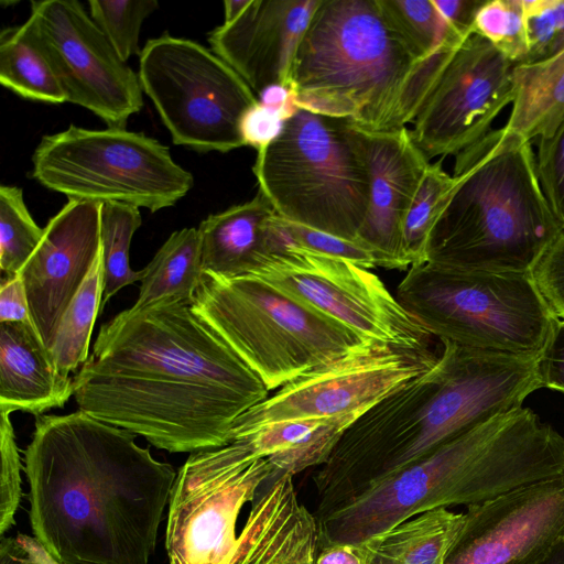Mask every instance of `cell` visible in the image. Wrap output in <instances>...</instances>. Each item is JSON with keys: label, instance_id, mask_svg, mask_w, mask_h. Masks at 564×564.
Instances as JSON below:
<instances>
[{"label": "cell", "instance_id": "obj_1", "mask_svg": "<svg viewBox=\"0 0 564 564\" xmlns=\"http://www.w3.org/2000/svg\"><path fill=\"white\" fill-rule=\"evenodd\" d=\"M73 386L80 411L170 453L227 445L235 421L269 397L189 304L171 300L102 324Z\"/></svg>", "mask_w": 564, "mask_h": 564}, {"label": "cell", "instance_id": "obj_2", "mask_svg": "<svg viewBox=\"0 0 564 564\" xmlns=\"http://www.w3.org/2000/svg\"><path fill=\"white\" fill-rule=\"evenodd\" d=\"M78 410L40 415L24 451L33 538L58 564H149L177 471Z\"/></svg>", "mask_w": 564, "mask_h": 564}, {"label": "cell", "instance_id": "obj_3", "mask_svg": "<svg viewBox=\"0 0 564 564\" xmlns=\"http://www.w3.org/2000/svg\"><path fill=\"white\" fill-rule=\"evenodd\" d=\"M442 344L430 369L379 401L344 433L313 478L316 518L477 424L522 406L543 388L541 356Z\"/></svg>", "mask_w": 564, "mask_h": 564}, {"label": "cell", "instance_id": "obj_4", "mask_svg": "<svg viewBox=\"0 0 564 564\" xmlns=\"http://www.w3.org/2000/svg\"><path fill=\"white\" fill-rule=\"evenodd\" d=\"M564 475V436L527 406L499 413L316 518L318 549L360 543L425 511L479 505Z\"/></svg>", "mask_w": 564, "mask_h": 564}, {"label": "cell", "instance_id": "obj_5", "mask_svg": "<svg viewBox=\"0 0 564 564\" xmlns=\"http://www.w3.org/2000/svg\"><path fill=\"white\" fill-rule=\"evenodd\" d=\"M458 46L421 61L378 0H322L295 55V105L370 133L402 129L413 122Z\"/></svg>", "mask_w": 564, "mask_h": 564}, {"label": "cell", "instance_id": "obj_6", "mask_svg": "<svg viewBox=\"0 0 564 564\" xmlns=\"http://www.w3.org/2000/svg\"><path fill=\"white\" fill-rule=\"evenodd\" d=\"M457 184L431 229L426 262L532 273L564 232L540 184L532 142L491 130L456 154Z\"/></svg>", "mask_w": 564, "mask_h": 564}, {"label": "cell", "instance_id": "obj_7", "mask_svg": "<svg viewBox=\"0 0 564 564\" xmlns=\"http://www.w3.org/2000/svg\"><path fill=\"white\" fill-rule=\"evenodd\" d=\"M271 465L240 440L192 453L177 470L167 506L170 564H270L275 499L258 495Z\"/></svg>", "mask_w": 564, "mask_h": 564}, {"label": "cell", "instance_id": "obj_8", "mask_svg": "<svg viewBox=\"0 0 564 564\" xmlns=\"http://www.w3.org/2000/svg\"><path fill=\"white\" fill-rule=\"evenodd\" d=\"M252 170L279 216L356 241L371 177L366 132L351 121L299 109Z\"/></svg>", "mask_w": 564, "mask_h": 564}, {"label": "cell", "instance_id": "obj_9", "mask_svg": "<svg viewBox=\"0 0 564 564\" xmlns=\"http://www.w3.org/2000/svg\"><path fill=\"white\" fill-rule=\"evenodd\" d=\"M191 306L269 391L372 344L256 275L204 274Z\"/></svg>", "mask_w": 564, "mask_h": 564}, {"label": "cell", "instance_id": "obj_10", "mask_svg": "<svg viewBox=\"0 0 564 564\" xmlns=\"http://www.w3.org/2000/svg\"><path fill=\"white\" fill-rule=\"evenodd\" d=\"M395 297L431 336L480 350L542 357L561 322L532 273L425 262L408 270Z\"/></svg>", "mask_w": 564, "mask_h": 564}, {"label": "cell", "instance_id": "obj_11", "mask_svg": "<svg viewBox=\"0 0 564 564\" xmlns=\"http://www.w3.org/2000/svg\"><path fill=\"white\" fill-rule=\"evenodd\" d=\"M32 163L33 178L68 199L117 202L153 213L175 205L194 184L166 145L126 128L70 124L43 137Z\"/></svg>", "mask_w": 564, "mask_h": 564}, {"label": "cell", "instance_id": "obj_12", "mask_svg": "<svg viewBox=\"0 0 564 564\" xmlns=\"http://www.w3.org/2000/svg\"><path fill=\"white\" fill-rule=\"evenodd\" d=\"M138 76L175 144L198 152L245 145L241 120L259 99L212 50L165 33L141 50Z\"/></svg>", "mask_w": 564, "mask_h": 564}, {"label": "cell", "instance_id": "obj_13", "mask_svg": "<svg viewBox=\"0 0 564 564\" xmlns=\"http://www.w3.org/2000/svg\"><path fill=\"white\" fill-rule=\"evenodd\" d=\"M271 261L256 275L278 290L348 327L366 340L429 349L431 335L368 269L302 247L288 220L270 221Z\"/></svg>", "mask_w": 564, "mask_h": 564}, {"label": "cell", "instance_id": "obj_14", "mask_svg": "<svg viewBox=\"0 0 564 564\" xmlns=\"http://www.w3.org/2000/svg\"><path fill=\"white\" fill-rule=\"evenodd\" d=\"M437 357L430 349L413 350L372 343L294 379L250 408L235 421L229 442L280 421L366 413L430 369Z\"/></svg>", "mask_w": 564, "mask_h": 564}, {"label": "cell", "instance_id": "obj_15", "mask_svg": "<svg viewBox=\"0 0 564 564\" xmlns=\"http://www.w3.org/2000/svg\"><path fill=\"white\" fill-rule=\"evenodd\" d=\"M30 18L66 101L88 109L110 128H126L143 106L138 73L120 59L82 3L32 1Z\"/></svg>", "mask_w": 564, "mask_h": 564}, {"label": "cell", "instance_id": "obj_16", "mask_svg": "<svg viewBox=\"0 0 564 564\" xmlns=\"http://www.w3.org/2000/svg\"><path fill=\"white\" fill-rule=\"evenodd\" d=\"M514 65L481 35L464 40L412 122V138L429 160L457 154L491 131L513 101Z\"/></svg>", "mask_w": 564, "mask_h": 564}, {"label": "cell", "instance_id": "obj_17", "mask_svg": "<svg viewBox=\"0 0 564 564\" xmlns=\"http://www.w3.org/2000/svg\"><path fill=\"white\" fill-rule=\"evenodd\" d=\"M564 538V475L467 507L444 564H540Z\"/></svg>", "mask_w": 564, "mask_h": 564}, {"label": "cell", "instance_id": "obj_18", "mask_svg": "<svg viewBox=\"0 0 564 564\" xmlns=\"http://www.w3.org/2000/svg\"><path fill=\"white\" fill-rule=\"evenodd\" d=\"M101 203L68 199L20 272L31 317L50 349L61 319L101 251Z\"/></svg>", "mask_w": 564, "mask_h": 564}, {"label": "cell", "instance_id": "obj_19", "mask_svg": "<svg viewBox=\"0 0 564 564\" xmlns=\"http://www.w3.org/2000/svg\"><path fill=\"white\" fill-rule=\"evenodd\" d=\"M322 0H250L232 21L208 36L257 97L272 85L291 87L295 55Z\"/></svg>", "mask_w": 564, "mask_h": 564}, {"label": "cell", "instance_id": "obj_20", "mask_svg": "<svg viewBox=\"0 0 564 564\" xmlns=\"http://www.w3.org/2000/svg\"><path fill=\"white\" fill-rule=\"evenodd\" d=\"M366 138L370 202L356 241L375 254L378 267L409 270L402 252V226L430 160L406 127L366 132Z\"/></svg>", "mask_w": 564, "mask_h": 564}, {"label": "cell", "instance_id": "obj_21", "mask_svg": "<svg viewBox=\"0 0 564 564\" xmlns=\"http://www.w3.org/2000/svg\"><path fill=\"white\" fill-rule=\"evenodd\" d=\"M74 394L33 323H0V412L40 416Z\"/></svg>", "mask_w": 564, "mask_h": 564}, {"label": "cell", "instance_id": "obj_22", "mask_svg": "<svg viewBox=\"0 0 564 564\" xmlns=\"http://www.w3.org/2000/svg\"><path fill=\"white\" fill-rule=\"evenodd\" d=\"M274 213L258 192L251 200L204 219L197 228L204 274L232 279L262 270L271 260L268 223Z\"/></svg>", "mask_w": 564, "mask_h": 564}, {"label": "cell", "instance_id": "obj_23", "mask_svg": "<svg viewBox=\"0 0 564 564\" xmlns=\"http://www.w3.org/2000/svg\"><path fill=\"white\" fill-rule=\"evenodd\" d=\"M362 414L280 421L231 441H245L269 462L272 470L265 484L271 487L285 475L294 477L310 467L324 465L347 429Z\"/></svg>", "mask_w": 564, "mask_h": 564}, {"label": "cell", "instance_id": "obj_24", "mask_svg": "<svg viewBox=\"0 0 564 564\" xmlns=\"http://www.w3.org/2000/svg\"><path fill=\"white\" fill-rule=\"evenodd\" d=\"M514 98L505 128L531 141L550 135L564 119V46L513 67Z\"/></svg>", "mask_w": 564, "mask_h": 564}, {"label": "cell", "instance_id": "obj_25", "mask_svg": "<svg viewBox=\"0 0 564 564\" xmlns=\"http://www.w3.org/2000/svg\"><path fill=\"white\" fill-rule=\"evenodd\" d=\"M0 82L22 98L48 104L66 101L53 64L32 19L0 34Z\"/></svg>", "mask_w": 564, "mask_h": 564}, {"label": "cell", "instance_id": "obj_26", "mask_svg": "<svg viewBox=\"0 0 564 564\" xmlns=\"http://www.w3.org/2000/svg\"><path fill=\"white\" fill-rule=\"evenodd\" d=\"M464 522L447 508L425 511L375 538L370 564H444Z\"/></svg>", "mask_w": 564, "mask_h": 564}, {"label": "cell", "instance_id": "obj_27", "mask_svg": "<svg viewBox=\"0 0 564 564\" xmlns=\"http://www.w3.org/2000/svg\"><path fill=\"white\" fill-rule=\"evenodd\" d=\"M143 270L139 296L132 308L164 300L192 305L204 278L197 228L174 231Z\"/></svg>", "mask_w": 564, "mask_h": 564}, {"label": "cell", "instance_id": "obj_28", "mask_svg": "<svg viewBox=\"0 0 564 564\" xmlns=\"http://www.w3.org/2000/svg\"><path fill=\"white\" fill-rule=\"evenodd\" d=\"M102 252L82 288L66 308L48 349L64 376L82 366L89 357V341L102 301Z\"/></svg>", "mask_w": 564, "mask_h": 564}, {"label": "cell", "instance_id": "obj_29", "mask_svg": "<svg viewBox=\"0 0 564 564\" xmlns=\"http://www.w3.org/2000/svg\"><path fill=\"white\" fill-rule=\"evenodd\" d=\"M141 224L139 207L117 202L101 203L100 242L104 288L100 312L122 288L143 279L144 270L133 271L129 264L131 240Z\"/></svg>", "mask_w": 564, "mask_h": 564}, {"label": "cell", "instance_id": "obj_30", "mask_svg": "<svg viewBox=\"0 0 564 564\" xmlns=\"http://www.w3.org/2000/svg\"><path fill=\"white\" fill-rule=\"evenodd\" d=\"M378 4L389 24L421 61L465 40L448 26L433 0H378Z\"/></svg>", "mask_w": 564, "mask_h": 564}, {"label": "cell", "instance_id": "obj_31", "mask_svg": "<svg viewBox=\"0 0 564 564\" xmlns=\"http://www.w3.org/2000/svg\"><path fill=\"white\" fill-rule=\"evenodd\" d=\"M456 184L457 177L443 170L442 161L430 163L402 226V252L409 269L426 262L431 229Z\"/></svg>", "mask_w": 564, "mask_h": 564}, {"label": "cell", "instance_id": "obj_32", "mask_svg": "<svg viewBox=\"0 0 564 564\" xmlns=\"http://www.w3.org/2000/svg\"><path fill=\"white\" fill-rule=\"evenodd\" d=\"M44 236L32 218L18 186H0V269L13 279L29 261Z\"/></svg>", "mask_w": 564, "mask_h": 564}, {"label": "cell", "instance_id": "obj_33", "mask_svg": "<svg viewBox=\"0 0 564 564\" xmlns=\"http://www.w3.org/2000/svg\"><path fill=\"white\" fill-rule=\"evenodd\" d=\"M89 14L124 63L141 53L143 21L159 8L155 0H90Z\"/></svg>", "mask_w": 564, "mask_h": 564}, {"label": "cell", "instance_id": "obj_34", "mask_svg": "<svg viewBox=\"0 0 564 564\" xmlns=\"http://www.w3.org/2000/svg\"><path fill=\"white\" fill-rule=\"evenodd\" d=\"M473 32L485 37L514 64L525 62L523 0H485L476 13Z\"/></svg>", "mask_w": 564, "mask_h": 564}, {"label": "cell", "instance_id": "obj_35", "mask_svg": "<svg viewBox=\"0 0 564 564\" xmlns=\"http://www.w3.org/2000/svg\"><path fill=\"white\" fill-rule=\"evenodd\" d=\"M528 56L546 58L564 46V0H523Z\"/></svg>", "mask_w": 564, "mask_h": 564}, {"label": "cell", "instance_id": "obj_36", "mask_svg": "<svg viewBox=\"0 0 564 564\" xmlns=\"http://www.w3.org/2000/svg\"><path fill=\"white\" fill-rule=\"evenodd\" d=\"M0 414V535L3 536L15 523V513L22 496V465L10 414Z\"/></svg>", "mask_w": 564, "mask_h": 564}, {"label": "cell", "instance_id": "obj_37", "mask_svg": "<svg viewBox=\"0 0 564 564\" xmlns=\"http://www.w3.org/2000/svg\"><path fill=\"white\" fill-rule=\"evenodd\" d=\"M536 170L546 200L564 231V119L538 139Z\"/></svg>", "mask_w": 564, "mask_h": 564}, {"label": "cell", "instance_id": "obj_38", "mask_svg": "<svg viewBox=\"0 0 564 564\" xmlns=\"http://www.w3.org/2000/svg\"><path fill=\"white\" fill-rule=\"evenodd\" d=\"M296 241L304 248L336 259H341L365 269L376 268L375 254L361 243L289 221Z\"/></svg>", "mask_w": 564, "mask_h": 564}, {"label": "cell", "instance_id": "obj_39", "mask_svg": "<svg viewBox=\"0 0 564 564\" xmlns=\"http://www.w3.org/2000/svg\"><path fill=\"white\" fill-rule=\"evenodd\" d=\"M288 119L274 109L258 101L243 116L240 124L245 145L258 150L270 144L282 132Z\"/></svg>", "mask_w": 564, "mask_h": 564}, {"label": "cell", "instance_id": "obj_40", "mask_svg": "<svg viewBox=\"0 0 564 564\" xmlns=\"http://www.w3.org/2000/svg\"><path fill=\"white\" fill-rule=\"evenodd\" d=\"M33 323L29 300L21 275L7 279L0 289V323Z\"/></svg>", "mask_w": 564, "mask_h": 564}, {"label": "cell", "instance_id": "obj_41", "mask_svg": "<svg viewBox=\"0 0 564 564\" xmlns=\"http://www.w3.org/2000/svg\"><path fill=\"white\" fill-rule=\"evenodd\" d=\"M376 550V540L360 543H336L318 550L314 564H370Z\"/></svg>", "mask_w": 564, "mask_h": 564}, {"label": "cell", "instance_id": "obj_42", "mask_svg": "<svg viewBox=\"0 0 564 564\" xmlns=\"http://www.w3.org/2000/svg\"><path fill=\"white\" fill-rule=\"evenodd\" d=\"M543 388L564 394V321H561L552 343L540 362Z\"/></svg>", "mask_w": 564, "mask_h": 564}, {"label": "cell", "instance_id": "obj_43", "mask_svg": "<svg viewBox=\"0 0 564 564\" xmlns=\"http://www.w3.org/2000/svg\"><path fill=\"white\" fill-rule=\"evenodd\" d=\"M485 0H433L448 26L466 39L473 33L474 20Z\"/></svg>", "mask_w": 564, "mask_h": 564}, {"label": "cell", "instance_id": "obj_44", "mask_svg": "<svg viewBox=\"0 0 564 564\" xmlns=\"http://www.w3.org/2000/svg\"><path fill=\"white\" fill-rule=\"evenodd\" d=\"M0 564H40L17 542L15 538L1 536Z\"/></svg>", "mask_w": 564, "mask_h": 564}, {"label": "cell", "instance_id": "obj_45", "mask_svg": "<svg viewBox=\"0 0 564 564\" xmlns=\"http://www.w3.org/2000/svg\"><path fill=\"white\" fill-rule=\"evenodd\" d=\"M15 540L37 563L58 564L34 538L19 533Z\"/></svg>", "mask_w": 564, "mask_h": 564}, {"label": "cell", "instance_id": "obj_46", "mask_svg": "<svg viewBox=\"0 0 564 564\" xmlns=\"http://www.w3.org/2000/svg\"><path fill=\"white\" fill-rule=\"evenodd\" d=\"M250 3V0H226L224 1L225 21L228 23L235 20Z\"/></svg>", "mask_w": 564, "mask_h": 564}, {"label": "cell", "instance_id": "obj_47", "mask_svg": "<svg viewBox=\"0 0 564 564\" xmlns=\"http://www.w3.org/2000/svg\"><path fill=\"white\" fill-rule=\"evenodd\" d=\"M540 564H564V538L561 539Z\"/></svg>", "mask_w": 564, "mask_h": 564}]
</instances>
